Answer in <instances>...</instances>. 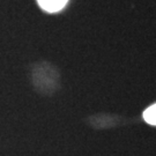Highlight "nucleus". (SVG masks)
I'll return each mask as SVG.
<instances>
[{"label":"nucleus","mask_w":156,"mask_h":156,"mask_svg":"<svg viewBox=\"0 0 156 156\" xmlns=\"http://www.w3.org/2000/svg\"><path fill=\"white\" fill-rule=\"evenodd\" d=\"M39 6L46 12L55 13L62 9L68 0H37Z\"/></svg>","instance_id":"nucleus-1"},{"label":"nucleus","mask_w":156,"mask_h":156,"mask_svg":"<svg viewBox=\"0 0 156 156\" xmlns=\"http://www.w3.org/2000/svg\"><path fill=\"white\" fill-rule=\"evenodd\" d=\"M144 118L148 124L156 125V104L149 106L145 112H144Z\"/></svg>","instance_id":"nucleus-2"}]
</instances>
